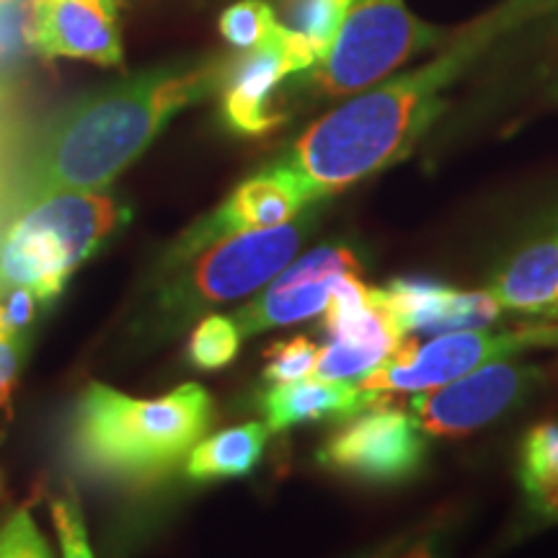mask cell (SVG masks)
<instances>
[{"label":"cell","instance_id":"6da1fadb","mask_svg":"<svg viewBox=\"0 0 558 558\" xmlns=\"http://www.w3.org/2000/svg\"><path fill=\"white\" fill-rule=\"evenodd\" d=\"M220 62L160 68L70 104L26 140L0 181V220L58 192H101L173 114L218 90Z\"/></svg>","mask_w":558,"mask_h":558},{"label":"cell","instance_id":"7a4b0ae2","mask_svg":"<svg viewBox=\"0 0 558 558\" xmlns=\"http://www.w3.org/2000/svg\"><path fill=\"white\" fill-rule=\"evenodd\" d=\"M456 32L442 54L399 78L362 90L313 122L275 163L316 202L411 156L448 107V88L481 58Z\"/></svg>","mask_w":558,"mask_h":558},{"label":"cell","instance_id":"3957f363","mask_svg":"<svg viewBox=\"0 0 558 558\" xmlns=\"http://www.w3.org/2000/svg\"><path fill=\"white\" fill-rule=\"evenodd\" d=\"M215 422L213 396L184 383L158 399H132L88 383L68 427V456L90 478L145 486L171 476Z\"/></svg>","mask_w":558,"mask_h":558},{"label":"cell","instance_id":"277c9868","mask_svg":"<svg viewBox=\"0 0 558 558\" xmlns=\"http://www.w3.org/2000/svg\"><path fill=\"white\" fill-rule=\"evenodd\" d=\"M124 218L128 209L104 192H58L24 207L0 228V295L29 288L39 303H54Z\"/></svg>","mask_w":558,"mask_h":558},{"label":"cell","instance_id":"5b68a950","mask_svg":"<svg viewBox=\"0 0 558 558\" xmlns=\"http://www.w3.org/2000/svg\"><path fill=\"white\" fill-rule=\"evenodd\" d=\"M316 222L318 213L308 207L284 226L248 230L213 243L184 262L186 269L171 271L163 288L158 290L153 316L163 324V329L177 331L213 305L267 288L295 259Z\"/></svg>","mask_w":558,"mask_h":558},{"label":"cell","instance_id":"8992f818","mask_svg":"<svg viewBox=\"0 0 558 558\" xmlns=\"http://www.w3.org/2000/svg\"><path fill=\"white\" fill-rule=\"evenodd\" d=\"M445 37L448 32L411 13L407 0H354L326 58L311 70L308 86L331 99L360 94Z\"/></svg>","mask_w":558,"mask_h":558},{"label":"cell","instance_id":"52a82bcc","mask_svg":"<svg viewBox=\"0 0 558 558\" xmlns=\"http://www.w3.org/2000/svg\"><path fill=\"white\" fill-rule=\"evenodd\" d=\"M538 347H558V324L520 326L512 331H450L435 339L403 337L399 347L360 380L365 393L390 399L396 393H418L452 383L488 362Z\"/></svg>","mask_w":558,"mask_h":558},{"label":"cell","instance_id":"ba28073f","mask_svg":"<svg viewBox=\"0 0 558 558\" xmlns=\"http://www.w3.org/2000/svg\"><path fill=\"white\" fill-rule=\"evenodd\" d=\"M320 469L369 486L407 484L427 463V435L414 414L380 401L347 418L316 452Z\"/></svg>","mask_w":558,"mask_h":558},{"label":"cell","instance_id":"9c48e42d","mask_svg":"<svg viewBox=\"0 0 558 558\" xmlns=\"http://www.w3.org/2000/svg\"><path fill=\"white\" fill-rule=\"evenodd\" d=\"M543 375L538 365L488 362L445 386L418 390L409 409L424 435L465 437L518 409L533 396Z\"/></svg>","mask_w":558,"mask_h":558},{"label":"cell","instance_id":"30bf717a","mask_svg":"<svg viewBox=\"0 0 558 558\" xmlns=\"http://www.w3.org/2000/svg\"><path fill=\"white\" fill-rule=\"evenodd\" d=\"M308 207H316V202L305 194L303 186L277 163H269L267 169L241 181L218 209H213L179 235V241L163 256L166 269L190 262L199 251L228 235L284 226Z\"/></svg>","mask_w":558,"mask_h":558},{"label":"cell","instance_id":"8fae6325","mask_svg":"<svg viewBox=\"0 0 558 558\" xmlns=\"http://www.w3.org/2000/svg\"><path fill=\"white\" fill-rule=\"evenodd\" d=\"M295 75L284 50L282 26L254 50L220 62V117L230 132L259 137L284 122L279 107V88Z\"/></svg>","mask_w":558,"mask_h":558},{"label":"cell","instance_id":"7c38bea8","mask_svg":"<svg viewBox=\"0 0 558 558\" xmlns=\"http://www.w3.org/2000/svg\"><path fill=\"white\" fill-rule=\"evenodd\" d=\"M403 333H450L486 329L501 316L488 290H456L429 277H396L383 288Z\"/></svg>","mask_w":558,"mask_h":558},{"label":"cell","instance_id":"4fadbf2b","mask_svg":"<svg viewBox=\"0 0 558 558\" xmlns=\"http://www.w3.org/2000/svg\"><path fill=\"white\" fill-rule=\"evenodd\" d=\"M117 0H41L37 52L114 68L122 62Z\"/></svg>","mask_w":558,"mask_h":558},{"label":"cell","instance_id":"5bb4252c","mask_svg":"<svg viewBox=\"0 0 558 558\" xmlns=\"http://www.w3.org/2000/svg\"><path fill=\"white\" fill-rule=\"evenodd\" d=\"M324 333L316 375L326 380H362L407 337L383 290H375L373 300L354 316L324 326Z\"/></svg>","mask_w":558,"mask_h":558},{"label":"cell","instance_id":"9a60e30c","mask_svg":"<svg viewBox=\"0 0 558 558\" xmlns=\"http://www.w3.org/2000/svg\"><path fill=\"white\" fill-rule=\"evenodd\" d=\"M380 401L388 399L365 393L360 383L303 378L277 383L262 393L259 407L269 432H284L311 422H347Z\"/></svg>","mask_w":558,"mask_h":558},{"label":"cell","instance_id":"2e32d148","mask_svg":"<svg viewBox=\"0 0 558 558\" xmlns=\"http://www.w3.org/2000/svg\"><path fill=\"white\" fill-rule=\"evenodd\" d=\"M501 311L558 318V228L530 241L488 282Z\"/></svg>","mask_w":558,"mask_h":558},{"label":"cell","instance_id":"e0dca14e","mask_svg":"<svg viewBox=\"0 0 558 558\" xmlns=\"http://www.w3.org/2000/svg\"><path fill=\"white\" fill-rule=\"evenodd\" d=\"M352 3L354 0H277V5H271L295 75L308 73L326 58Z\"/></svg>","mask_w":558,"mask_h":558},{"label":"cell","instance_id":"ac0fdd59","mask_svg":"<svg viewBox=\"0 0 558 558\" xmlns=\"http://www.w3.org/2000/svg\"><path fill=\"white\" fill-rule=\"evenodd\" d=\"M269 427L259 422L230 427L218 435L202 439L186 458L184 473L192 481L243 478L262 463L267 448Z\"/></svg>","mask_w":558,"mask_h":558},{"label":"cell","instance_id":"d6986e66","mask_svg":"<svg viewBox=\"0 0 558 558\" xmlns=\"http://www.w3.org/2000/svg\"><path fill=\"white\" fill-rule=\"evenodd\" d=\"M337 279H324V282L308 284H282L269 282V288L256 295L251 303L235 311V326H239L241 337H256V333L277 329V326H290L298 320L313 318L326 311L331 298V288Z\"/></svg>","mask_w":558,"mask_h":558},{"label":"cell","instance_id":"ffe728a7","mask_svg":"<svg viewBox=\"0 0 558 558\" xmlns=\"http://www.w3.org/2000/svg\"><path fill=\"white\" fill-rule=\"evenodd\" d=\"M554 16H558V0H505L473 24L463 26L458 34L469 39L473 47H478L481 52H486L488 47H494L509 34H518Z\"/></svg>","mask_w":558,"mask_h":558},{"label":"cell","instance_id":"44dd1931","mask_svg":"<svg viewBox=\"0 0 558 558\" xmlns=\"http://www.w3.org/2000/svg\"><path fill=\"white\" fill-rule=\"evenodd\" d=\"M518 478L527 499L541 497L558 484V422L535 424L522 437Z\"/></svg>","mask_w":558,"mask_h":558},{"label":"cell","instance_id":"7402d4cb","mask_svg":"<svg viewBox=\"0 0 558 558\" xmlns=\"http://www.w3.org/2000/svg\"><path fill=\"white\" fill-rule=\"evenodd\" d=\"M362 269H365V264H362L357 251L352 246H341V243H329V246L313 248L311 254L288 264L271 282L282 284V288H292V284L324 282V279H337L344 275L360 277Z\"/></svg>","mask_w":558,"mask_h":558},{"label":"cell","instance_id":"603a6c76","mask_svg":"<svg viewBox=\"0 0 558 558\" xmlns=\"http://www.w3.org/2000/svg\"><path fill=\"white\" fill-rule=\"evenodd\" d=\"M241 339L233 318L209 313L194 326L190 344H186V357L197 369H222L239 357Z\"/></svg>","mask_w":558,"mask_h":558},{"label":"cell","instance_id":"cb8c5ba5","mask_svg":"<svg viewBox=\"0 0 558 558\" xmlns=\"http://www.w3.org/2000/svg\"><path fill=\"white\" fill-rule=\"evenodd\" d=\"M277 29V13L264 0H239L220 13L222 39L241 52L264 45Z\"/></svg>","mask_w":558,"mask_h":558},{"label":"cell","instance_id":"d4e9b609","mask_svg":"<svg viewBox=\"0 0 558 558\" xmlns=\"http://www.w3.org/2000/svg\"><path fill=\"white\" fill-rule=\"evenodd\" d=\"M318 352L320 347L305 337V333L275 341L267 349V365H264L262 378L267 383H292L311 378L316 373Z\"/></svg>","mask_w":558,"mask_h":558},{"label":"cell","instance_id":"484cf974","mask_svg":"<svg viewBox=\"0 0 558 558\" xmlns=\"http://www.w3.org/2000/svg\"><path fill=\"white\" fill-rule=\"evenodd\" d=\"M0 558H52L50 543L26 507L13 509L0 525Z\"/></svg>","mask_w":558,"mask_h":558},{"label":"cell","instance_id":"4316f807","mask_svg":"<svg viewBox=\"0 0 558 558\" xmlns=\"http://www.w3.org/2000/svg\"><path fill=\"white\" fill-rule=\"evenodd\" d=\"M50 514L60 535L62 558H94L81 501L73 492L50 499Z\"/></svg>","mask_w":558,"mask_h":558},{"label":"cell","instance_id":"83f0119b","mask_svg":"<svg viewBox=\"0 0 558 558\" xmlns=\"http://www.w3.org/2000/svg\"><path fill=\"white\" fill-rule=\"evenodd\" d=\"M39 300L29 288H11L0 295V326L9 337H29L39 316Z\"/></svg>","mask_w":558,"mask_h":558},{"label":"cell","instance_id":"f1b7e54d","mask_svg":"<svg viewBox=\"0 0 558 558\" xmlns=\"http://www.w3.org/2000/svg\"><path fill=\"white\" fill-rule=\"evenodd\" d=\"M24 357L26 337H0V409L9 407Z\"/></svg>","mask_w":558,"mask_h":558},{"label":"cell","instance_id":"f546056e","mask_svg":"<svg viewBox=\"0 0 558 558\" xmlns=\"http://www.w3.org/2000/svg\"><path fill=\"white\" fill-rule=\"evenodd\" d=\"M530 505H533L535 514H538L541 520L558 522V484L550 486L548 492H543L541 497L530 499Z\"/></svg>","mask_w":558,"mask_h":558},{"label":"cell","instance_id":"4dcf8cb0","mask_svg":"<svg viewBox=\"0 0 558 558\" xmlns=\"http://www.w3.org/2000/svg\"><path fill=\"white\" fill-rule=\"evenodd\" d=\"M390 558H435V550H432V543L418 541L409 543V546H401Z\"/></svg>","mask_w":558,"mask_h":558},{"label":"cell","instance_id":"1f68e13d","mask_svg":"<svg viewBox=\"0 0 558 558\" xmlns=\"http://www.w3.org/2000/svg\"><path fill=\"white\" fill-rule=\"evenodd\" d=\"M399 548H401V543H393V546H388V548H383V550H375V554H367V556H362V558H390Z\"/></svg>","mask_w":558,"mask_h":558},{"label":"cell","instance_id":"d6a6232c","mask_svg":"<svg viewBox=\"0 0 558 558\" xmlns=\"http://www.w3.org/2000/svg\"><path fill=\"white\" fill-rule=\"evenodd\" d=\"M548 96L558 104V73L554 75V81H550V86H548Z\"/></svg>","mask_w":558,"mask_h":558},{"label":"cell","instance_id":"836d02e7","mask_svg":"<svg viewBox=\"0 0 558 558\" xmlns=\"http://www.w3.org/2000/svg\"><path fill=\"white\" fill-rule=\"evenodd\" d=\"M0 337H9V333H5V331H3V326H0Z\"/></svg>","mask_w":558,"mask_h":558}]
</instances>
